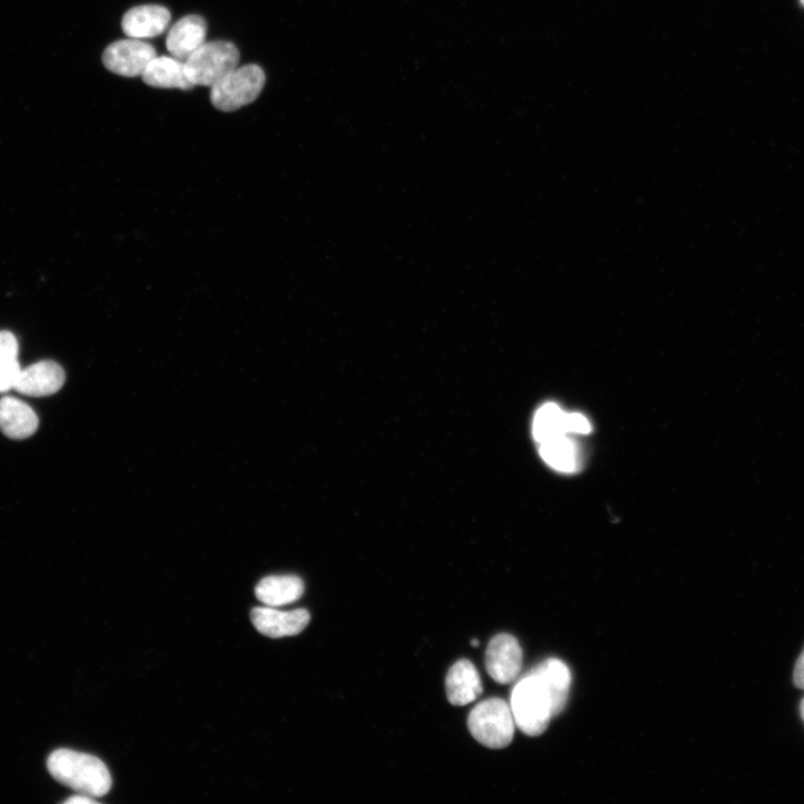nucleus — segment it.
<instances>
[{"label": "nucleus", "mask_w": 804, "mask_h": 804, "mask_svg": "<svg viewBox=\"0 0 804 804\" xmlns=\"http://www.w3.org/2000/svg\"><path fill=\"white\" fill-rule=\"evenodd\" d=\"M48 768L58 782L82 795L102 797L112 787L108 766L90 754L60 748L49 756Z\"/></svg>", "instance_id": "1"}, {"label": "nucleus", "mask_w": 804, "mask_h": 804, "mask_svg": "<svg viewBox=\"0 0 804 804\" xmlns=\"http://www.w3.org/2000/svg\"><path fill=\"white\" fill-rule=\"evenodd\" d=\"M510 709L515 725L528 736L542 735L554 717L550 698L540 681L532 673L515 685L510 696Z\"/></svg>", "instance_id": "2"}, {"label": "nucleus", "mask_w": 804, "mask_h": 804, "mask_svg": "<svg viewBox=\"0 0 804 804\" xmlns=\"http://www.w3.org/2000/svg\"><path fill=\"white\" fill-rule=\"evenodd\" d=\"M468 728L472 736L488 748L508 746L515 732L510 706L500 698L482 702L470 712Z\"/></svg>", "instance_id": "3"}, {"label": "nucleus", "mask_w": 804, "mask_h": 804, "mask_svg": "<svg viewBox=\"0 0 804 804\" xmlns=\"http://www.w3.org/2000/svg\"><path fill=\"white\" fill-rule=\"evenodd\" d=\"M265 81L262 69L256 64L237 68L211 87L210 101L219 111L234 112L252 103Z\"/></svg>", "instance_id": "4"}, {"label": "nucleus", "mask_w": 804, "mask_h": 804, "mask_svg": "<svg viewBox=\"0 0 804 804\" xmlns=\"http://www.w3.org/2000/svg\"><path fill=\"white\" fill-rule=\"evenodd\" d=\"M238 49L230 42L214 41L201 46L186 62V73L196 87H214L238 68Z\"/></svg>", "instance_id": "5"}, {"label": "nucleus", "mask_w": 804, "mask_h": 804, "mask_svg": "<svg viewBox=\"0 0 804 804\" xmlns=\"http://www.w3.org/2000/svg\"><path fill=\"white\" fill-rule=\"evenodd\" d=\"M155 58H157V51L152 46L130 39L109 46L102 56V61L110 72L126 78H136L145 73Z\"/></svg>", "instance_id": "6"}, {"label": "nucleus", "mask_w": 804, "mask_h": 804, "mask_svg": "<svg viewBox=\"0 0 804 804\" xmlns=\"http://www.w3.org/2000/svg\"><path fill=\"white\" fill-rule=\"evenodd\" d=\"M485 665L496 683L506 685L514 682L523 665V653L517 639L508 634L494 637L486 651Z\"/></svg>", "instance_id": "7"}, {"label": "nucleus", "mask_w": 804, "mask_h": 804, "mask_svg": "<svg viewBox=\"0 0 804 804\" xmlns=\"http://www.w3.org/2000/svg\"><path fill=\"white\" fill-rule=\"evenodd\" d=\"M250 619L261 635L277 639L301 634L309 625L311 615L306 609L285 613L272 607H257L251 611Z\"/></svg>", "instance_id": "8"}, {"label": "nucleus", "mask_w": 804, "mask_h": 804, "mask_svg": "<svg viewBox=\"0 0 804 804\" xmlns=\"http://www.w3.org/2000/svg\"><path fill=\"white\" fill-rule=\"evenodd\" d=\"M66 384V373L56 361L46 360L21 371L14 389L29 397H48L57 394Z\"/></svg>", "instance_id": "9"}, {"label": "nucleus", "mask_w": 804, "mask_h": 804, "mask_svg": "<svg viewBox=\"0 0 804 804\" xmlns=\"http://www.w3.org/2000/svg\"><path fill=\"white\" fill-rule=\"evenodd\" d=\"M171 21L170 12L160 6L131 9L122 20V30L130 39L142 40L163 34Z\"/></svg>", "instance_id": "10"}, {"label": "nucleus", "mask_w": 804, "mask_h": 804, "mask_svg": "<svg viewBox=\"0 0 804 804\" xmlns=\"http://www.w3.org/2000/svg\"><path fill=\"white\" fill-rule=\"evenodd\" d=\"M207 23L198 16H188L179 20L169 31L167 50L176 59L186 62L205 44Z\"/></svg>", "instance_id": "11"}, {"label": "nucleus", "mask_w": 804, "mask_h": 804, "mask_svg": "<svg viewBox=\"0 0 804 804\" xmlns=\"http://www.w3.org/2000/svg\"><path fill=\"white\" fill-rule=\"evenodd\" d=\"M39 428V417L27 403L11 396L0 399V430L11 439L22 440L33 436Z\"/></svg>", "instance_id": "12"}, {"label": "nucleus", "mask_w": 804, "mask_h": 804, "mask_svg": "<svg viewBox=\"0 0 804 804\" xmlns=\"http://www.w3.org/2000/svg\"><path fill=\"white\" fill-rule=\"evenodd\" d=\"M540 681L546 689L553 706L554 717L566 707L570 688L572 673L568 666L556 658H550L534 667L530 672Z\"/></svg>", "instance_id": "13"}, {"label": "nucleus", "mask_w": 804, "mask_h": 804, "mask_svg": "<svg viewBox=\"0 0 804 804\" xmlns=\"http://www.w3.org/2000/svg\"><path fill=\"white\" fill-rule=\"evenodd\" d=\"M446 692L449 703L455 706L468 705L482 695L480 676L469 661L461 659L449 669Z\"/></svg>", "instance_id": "14"}, {"label": "nucleus", "mask_w": 804, "mask_h": 804, "mask_svg": "<svg viewBox=\"0 0 804 804\" xmlns=\"http://www.w3.org/2000/svg\"><path fill=\"white\" fill-rule=\"evenodd\" d=\"M305 594V584L297 576H272L256 586L257 599L267 607H281L298 602Z\"/></svg>", "instance_id": "15"}, {"label": "nucleus", "mask_w": 804, "mask_h": 804, "mask_svg": "<svg viewBox=\"0 0 804 804\" xmlns=\"http://www.w3.org/2000/svg\"><path fill=\"white\" fill-rule=\"evenodd\" d=\"M142 79L147 86L158 89L188 91L195 87L187 77L185 62L173 57L155 58L142 75Z\"/></svg>", "instance_id": "16"}, {"label": "nucleus", "mask_w": 804, "mask_h": 804, "mask_svg": "<svg viewBox=\"0 0 804 804\" xmlns=\"http://www.w3.org/2000/svg\"><path fill=\"white\" fill-rule=\"evenodd\" d=\"M568 414L556 404H547L536 413L533 421V435L536 441L544 444L554 438L568 435Z\"/></svg>", "instance_id": "17"}, {"label": "nucleus", "mask_w": 804, "mask_h": 804, "mask_svg": "<svg viewBox=\"0 0 804 804\" xmlns=\"http://www.w3.org/2000/svg\"><path fill=\"white\" fill-rule=\"evenodd\" d=\"M540 454L548 465L563 473H574L579 466L578 448L567 435L542 444Z\"/></svg>", "instance_id": "18"}, {"label": "nucleus", "mask_w": 804, "mask_h": 804, "mask_svg": "<svg viewBox=\"0 0 804 804\" xmlns=\"http://www.w3.org/2000/svg\"><path fill=\"white\" fill-rule=\"evenodd\" d=\"M19 343L10 331H0V394L14 389L22 371L19 363Z\"/></svg>", "instance_id": "19"}, {"label": "nucleus", "mask_w": 804, "mask_h": 804, "mask_svg": "<svg viewBox=\"0 0 804 804\" xmlns=\"http://www.w3.org/2000/svg\"><path fill=\"white\" fill-rule=\"evenodd\" d=\"M569 433L587 435L592 431L589 420L582 414H568Z\"/></svg>", "instance_id": "20"}, {"label": "nucleus", "mask_w": 804, "mask_h": 804, "mask_svg": "<svg viewBox=\"0 0 804 804\" xmlns=\"http://www.w3.org/2000/svg\"><path fill=\"white\" fill-rule=\"evenodd\" d=\"M793 683L797 688L804 691V649L796 661L793 673Z\"/></svg>", "instance_id": "21"}, {"label": "nucleus", "mask_w": 804, "mask_h": 804, "mask_svg": "<svg viewBox=\"0 0 804 804\" xmlns=\"http://www.w3.org/2000/svg\"><path fill=\"white\" fill-rule=\"evenodd\" d=\"M64 803H69V804H77V803H78V804H83V803H86V804H97L98 801H96V800H95L93 797H91V796L77 795V796H75V797H70V798L67 800Z\"/></svg>", "instance_id": "22"}, {"label": "nucleus", "mask_w": 804, "mask_h": 804, "mask_svg": "<svg viewBox=\"0 0 804 804\" xmlns=\"http://www.w3.org/2000/svg\"><path fill=\"white\" fill-rule=\"evenodd\" d=\"M800 714L804 722V698L801 701V704H800Z\"/></svg>", "instance_id": "23"}, {"label": "nucleus", "mask_w": 804, "mask_h": 804, "mask_svg": "<svg viewBox=\"0 0 804 804\" xmlns=\"http://www.w3.org/2000/svg\"><path fill=\"white\" fill-rule=\"evenodd\" d=\"M472 647L477 648L479 646V642L477 639L472 641L470 643Z\"/></svg>", "instance_id": "24"}, {"label": "nucleus", "mask_w": 804, "mask_h": 804, "mask_svg": "<svg viewBox=\"0 0 804 804\" xmlns=\"http://www.w3.org/2000/svg\"><path fill=\"white\" fill-rule=\"evenodd\" d=\"M800 3L802 4V7H804V0H800Z\"/></svg>", "instance_id": "25"}]
</instances>
